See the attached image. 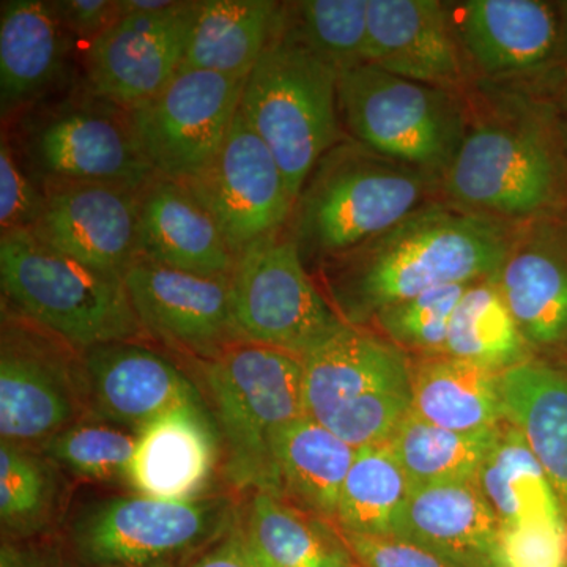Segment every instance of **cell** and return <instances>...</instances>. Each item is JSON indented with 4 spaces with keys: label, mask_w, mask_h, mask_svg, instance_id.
<instances>
[{
    "label": "cell",
    "mask_w": 567,
    "mask_h": 567,
    "mask_svg": "<svg viewBox=\"0 0 567 567\" xmlns=\"http://www.w3.org/2000/svg\"><path fill=\"white\" fill-rule=\"evenodd\" d=\"M0 567H82L69 540L55 535L2 539Z\"/></svg>",
    "instance_id": "42"
},
{
    "label": "cell",
    "mask_w": 567,
    "mask_h": 567,
    "mask_svg": "<svg viewBox=\"0 0 567 567\" xmlns=\"http://www.w3.org/2000/svg\"><path fill=\"white\" fill-rule=\"evenodd\" d=\"M502 567H567V525L524 522L499 529Z\"/></svg>",
    "instance_id": "39"
},
{
    "label": "cell",
    "mask_w": 567,
    "mask_h": 567,
    "mask_svg": "<svg viewBox=\"0 0 567 567\" xmlns=\"http://www.w3.org/2000/svg\"><path fill=\"white\" fill-rule=\"evenodd\" d=\"M339 71L289 35L276 18L267 48L246 78L240 110L298 194L324 153L344 140Z\"/></svg>",
    "instance_id": "6"
},
{
    "label": "cell",
    "mask_w": 567,
    "mask_h": 567,
    "mask_svg": "<svg viewBox=\"0 0 567 567\" xmlns=\"http://www.w3.org/2000/svg\"><path fill=\"white\" fill-rule=\"evenodd\" d=\"M369 0L281 2L278 24L339 73L365 63Z\"/></svg>",
    "instance_id": "36"
},
{
    "label": "cell",
    "mask_w": 567,
    "mask_h": 567,
    "mask_svg": "<svg viewBox=\"0 0 567 567\" xmlns=\"http://www.w3.org/2000/svg\"><path fill=\"white\" fill-rule=\"evenodd\" d=\"M559 229H561L563 237H565V240L567 241V212L565 215L559 216L557 219Z\"/></svg>",
    "instance_id": "48"
},
{
    "label": "cell",
    "mask_w": 567,
    "mask_h": 567,
    "mask_svg": "<svg viewBox=\"0 0 567 567\" xmlns=\"http://www.w3.org/2000/svg\"><path fill=\"white\" fill-rule=\"evenodd\" d=\"M145 334L197 361L248 342L235 320L230 276H199L137 259L126 271Z\"/></svg>",
    "instance_id": "16"
},
{
    "label": "cell",
    "mask_w": 567,
    "mask_h": 567,
    "mask_svg": "<svg viewBox=\"0 0 567 567\" xmlns=\"http://www.w3.org/2000/svg\"><path fill=\"white\" fill-rule=\"evenodd\" d=\"M178 0H117L118 17L128 14L156 13L171 9Z\"/></svg>",
    "instance_id": "45"
},
{
    "label": "cell",
    "mask_w": 567,
    "mask_h": 567,
    "mask_svg": "<svg viewBox=\"0 0 567 567\" xmlns=\"http://www.w3.org/2000/svg\"><path fill=\"white\" fill-rule=\"evenodd\" d=\"M199 0L156 13L128 14L89 44L82 81L126 110L158 95L182 70Z\"/></svg>",
    "instance_id": "17"
},
{
    "label": "cell",
    "mask_w": 567,
    "mask_h": 567,
    "mask_svg": "<svg viewBox=\"0 0 567 567\" xmlns=\"http://www.w3.org/2000/svg\"><path fill=\"white\" fill-rule=\"evenodd\" d=\"M54 462L40 451L0 443V524L2 539L54 535L62 484Z\"/></svg>",
    "instance_id": "35"
},
{
    "label": "cell",
    "mask_w": 567,
    "mask_h": 567,
    "mask_svg": "<svg viewBox=\"0 0 567 567\" xmlns=\"http://www.w3.org/2000/svg\"><path fill=\"white\" fill-rule=\"evenodd\" d=\"M218 464V435L203 399L181 402L137 434L128 483L166 502L200 498Z\"/></svg>",
    "instance_id": "23"
},
{
    "label": "cell",
    "mask_w": 567,
    "mask_h": 567,
    "mask_svg": "<svg viewBox=\"0 0 567 567\" xmlns=\"http://www.w3.org/2000/svg\"><path fill=\"white\" fill-rule=\"evenodd\" d=\"M181 183L210 213L235 256L282 233L292 216L295 197L281 167L241 110L215 158Z\"/></svg>",
    "instance_id": "15"
},
{
    "label": "cell",
    "mask_w": 567,
    "mask_h": 567,
    "mask_svg": "<svg viewBox=\"0 0 567 567\" xmlns=\"http://www.w3.org/2000/svg\"><path fill=\"white\" fill-rule=\"evenodd\" d=\"M341 535L360 567H457L405 537Z\"/></svg>",
    "instance_id": "41"
},
{
    "label": "cell",
    "mask_w": 567,
    "mask_h": 567,
    "mask_svg": "<svg viewBox=\"0 0 567 567\" xmlns=\"http://www.w3.org/2000/svg\"><path fill=\"white\" fill-rule=\"evenodd\" d=\"M199 363L226 447L230 483L281 496L271 439L284 424L306 415L303 358L241 342Z\"/></svg>",
    "instance_id": "7"
},
{
    "label": "cell",
    "mask_w": 567,
    "mask_h": 567,
    "mask_svg": "<svg viewBox=\"0 0 567 567\" xmlns=\"http://www.w3.org/2000/svg\"><path fill=\"white\" fill-rule=\"evenodd\" d=\"M439 178L344 137L309 174L286 234L308 270H319L439 200Z\"/></svg>",
    "instance_id": "3"
},
{
    "label": "cell",
    "mask_w": 567,
    "mask_h": 567,
    "mask_svg": "<svg viewBox=\"0 0 567 567\" xmlns=\"http://www.w3.org/2000/svg\"><path fill=\"white\" fill-rule=\"evenodd\" d=\"M233 499L114 496L82 513L69 543L82 567H186L237 520Z\"/></svg>",
    "instance_id": "10"
},
{
    "label": "cell",
    "mask_w": 567,
    "mask_h": 567,
    "mask_svg": "<svg viewBox=\"0 0 567 567\" xmlns=\"http://www.w3.org/2000/svg\"><path fill=\"white\" fill-rule=\"evenodd\" d=\"M186 567H271L249 543L240 518Z\"/></svg>",
    "instance_id": "44"
},
{
    "label": "cell",
    "mask_w": 567,
    "mask_h": 567,
    "mask_svg": "<svg viewBox=\"0 0 567 567\" xmlns=\"http://www.w3.org/2000/svg\"><path fill=\"white\" fill-rule=\"evenodd\" d=\"M429 423L457 432L496 427L506 421L502 374L445 357L412 365V406Z\"/></svg>",
    "instance_id": "28"
},
{
    "label": "cell",
    "mask_w": 567,
    "mask_h": 567,
    "mask_svg": "<svg viewBox=\"0 0 567 567\" xmlns=\"http://www.w3.org/2000/svg\"><path fill=\"white\" fill-rule=\"evenodd\" d=\"M517 229L432 200L317 271L341 319L363 327L388 306L425 290L494 275Z\"/></svg>",
    "instance_id": "2"
},
{
    "label": "cell",
    "mask_w": 567,
    "mask_h": 567,
    "mask_svg": "<svg viewBox=\"0 0 567 567\" xmlns=\"http://www.w3.org/2000/svg\"><path fill=\"white\" fill-rule=\"evenodd\" d=\"M499 529L476 480L447 481L413 488L395 536L457 567H502Z\"/></svg>",
    "instance_id": "25"
},
{
    "label": "cell",
    "mask_w": 567,
    "mask_h": 567,
    "mask_svg": "<svg viewBox=\"0 0 567 567\" xmlns=\"http://www.w3.org/2000/svg\"><path fill=\"white\" fill-rule=\"evenodd\" d=\"M245 84L246 78L182 69L158 95L128 110L153 171L175 182L199 174L226 141Z\"/></svg>",
    "instance_id": "14"
},
{
    "label": "cell",
    "mask_w": 567,
    "mask_h": 567,
    "mask_svg": "<svg viewBox=\"0 0 567 567\" xmlns=\"http://www.w3.org/2000/svg\"><path fill=\"white\" fill-rule=\"evenodd\" d=\"M93 416L82 350L10 308H2L0 435L41 446Z\"/></svg>",
    "instance_id": "11"
},
{
    "label": "cell",
    "mask_w": 567,
    "mask_h": 567,
    "mask_svg": "<svg viewBox=\"0 0 567 567\" xmlns=\"http://www.w3.org/2000/svg\"><path fill=\"white\" fill-rule=\"evenodd\" d=\"M443 354L496 374L533 360L494 275L466 287L451 317Z\"/></svg>",
    "instance_id": "32"
},
{
    "label": "cell",
    "mask_w": 567,
    "mask_h": 567,
    "mask_svg": "<svg viewBox=\"0 0 567 567\" xmlns=\"http://www.w3.org/2000/svg\"><path fill=\"white\" fill-rule=\"evenodd\" d=\"M305 413L354 450L385 443L412 406L404 350L346 323L303 357Z\"/></svg>",
    "instance_id": "8"
},
{
    "label": "cell",
    "mask_w": 567,
    "mask_h": 567,
    "mask_svg": "<svg viewBox=\"0 0 567 567\" xmlns=\"http://www.w3.org/2000/svg\"><path fill=\"white\" fill-rule=\"evenodd\" d=\"M44 194L28 173L14 151L10 137H0V227L10 230H31L39 221Z\"/></svg>",
    "instance_id": "40"
},
{
    "label": "cell",
    "mask_w": 567,
    "mask_h": 567,
    "mask_svg": "<svg viewBox=\"0 0 567 567\" xmlns=\"http://www.w3.org/2000/svg\"><path fill=\"white\" fill-rule=\"evenodd\" d=\"M271 453L282 498L334 525L357 450L315 417L303 415L275 432Z\"/></svg>",
    "instance_id": "26"
},
{
    "label": "cell",
    "mask_w": 567,
    "mask_h": 567,
    "mask_svg": "<svg viewBox=\"0 0 567 567\" xmlns=\"http://www.w3.org/2000/svg\"><path fill=\"white\" fill-rule=\"evenodd\" d=\"M82 358L93 416L134 434L174 405L200 398L177 364L142 341L89 347Z\"/></svg>",
    "instance_id": "21"
},
{
    "label": "cell",
    "mask_w": 567,
    "mask_h": 567,
    "mask_svg": "<svg viewBox=\"0 0 567 567\" xmlns=\"http://www.w3.org/2000/svg\"><path fill=\"white\" fill-rule=\"evenodd\" d=\"M454 32L472 84L554 95L567 80L558 2H450Z\"/></svg>",
    "instance_id": "13"
},
{
    "label": "cell",
    "mask_w": 567,
    "mask_h": 567,
    "mask_svg": "<svg viewBox=\"0 0 567 567\" xmlns=\"http://www.w3.org/2000/svg\"><path fill=\"white\" fill-rule=\"evenodd\" d=\"M365 63L446 91L472 85L450 2L369 0Z\"/></svg>",
    "instance_id": "19"
},
{
    "label": "cell",
    "mask_w": 567,
    "mask_h": 567,
    "mask_svg": "<svg viewBox=\"0 0 567 567\" xmlns=\"http://www.w3.org/2000/svg\"><path fill=\"white\" fill-rule=\"evenodd\" d=\"M415 484L390 440L360 447L339 496L336 527L363 536H395Z\"/></svg>",
    "instance_id": "33"
},
{
    "label": "cell",
    "mask_w": 567,
    "mask_h": 567,
    "mask_svg": "<svg viewBox=\"0 0 567 567\" xmlns=\"http://www.w3.org/2000/svg\"><path fill=\"white\" fill-rule=\"evenodd\" d=\"M244 528L249 543L271 567L354 566L338 527L281 496L256 492Z\"/></svg>",
    "instance_id": "30"
},
{
    "label": "cell",
    "mask_w": 567,
    "mask_h": 567,
    "mask_svg": "<svg viewBox=\"0 0 567 567\" xmlns=\"http://www.w3.org/2000/svg\"><path fill=\"white\" fill-rule=\"evenodd\" d=\"M347 137L442 181L466 132L464 93L405 80L361 63L339 73Z\"/></svg>",
    "instance_id": "9"
},
{
    "label": "cell",
    "mask_w": 567,
    "mask_h": 567,
    "mask_svg": "<svg viewBox=\"0 0 567 567\" xmlns=\"http://www.w3.org/2000/svg\"><path fill=\"white\" fill-rule=\"evenodd\" d=\"M554 103L555 110H557L559 126H561L563 136H565L567 144V80L554 93Z\"/></svg>",
    "instance_id": "46"
},
{
    "label": "cell",
    "mask_w": 567,
    "mask_h": 567,
    "mask_svg": "<svg viewBox=\"0 0 567 567\" xmlns=\"http://www.w3.org/2000/svg\"><path fill=\"white\" fill-rule=\"evenodd\" d=\"M0 282L3 306L78 350L147 336L123 276L82 264L31 230L0 235Z\"/></svg>",
    "instance_id": "4"
},
{
    "label": "cell",
    "mask_w": 567,
    "mask_h": 567,
    "mask_svg": "<svg viewBox=\"0 0 567 567\" xmlns=\"http://www.w3.org/2000/svg\"><path fill=\"white\" fill-rule=\"evenodd\" d=\"M50 3L71 39L85 40L89 44L121 18L117 0H58Z\"/></svg>",
    "instance_id": "43"
},
{
    "label": "cell",
    "mask_w": 567,
    "mask_h": 567,
    "mask_svg": "<svg viewBox=\"0 0 567 567\" xmlns=\"http://www.w3.org/2000/svg\"><path fill=\"white\" fill-rule=\"evenodd\" d=\"M472 284V282H470ZM470 284H451L399 301L372 317L380 333L401 350L423 357L445 353L447 328Z\"/></svg>",
    "instance_id": "38"
},
{
    "label": "cell",
    "mask_w": 567,
    "mask_h": 567,
    "mask_svg": "<svg viewBox=\"0 0 567 567\" xmlns=\"http://www.w3.org/2000/svg\"><path fill=\"white\" fill-rule=\"evenodd\" d=\"M281 2L199 0L182 69L248 78L274 33Z\"/></svg>",
    "instance_id": "29"
},
{
    "label": "cell",
    "mask_w": 567,
    "mask_h": 567,
    "mask_svg": "<svg viewBox=\"0 0 567 567\" xmlns=\"http://www.w3.org/2000/svg\"><path fill=\"white\" fill-rule=\"evenodd\" d=\"M494 278L532 352L567 350V241L557 219L518 227Z\"/></svg>",
    "instance_id": "20"
},
{
    "label": "cell",
    "mask_w": 567,
    "mask_h": 567,
    "mask_svg": "<svg viewBox=\"0 0 567 567\" xmlns=\"http://www.w3.org/2000/svg\"><path fill=\"white\" fill-rule=\"evenodd\" d=\"M502 425L476 432H457L429 423L410 410L390 442L415 486L473 481Z\"/></svg>",
    "instance_id": "34"
},
{
    "label": "cell",
    "mask_w": 567,
    "mask_h": 567,
    "mask_svg": "<svg viewBox=\"0 0 567 567\" xmlns=\"http://www.w3.org/2000/svg\"><path fill=\"white\" fill-rule=\"evenodd\" d=\"M140 259L199 276H230L235 254L181 182L156 174L140 199Z\"/></svg>",
    "instance_id": "24"
},
{
    "label": "cell",
    "mask_w": 567,
    "mask_h": 567,
    "mask_svg": "<svg viewBox=\"0 0 567 567\" xmlns=\"http://www.w3.org/2000/svg\"><path fill=\"white\" fill-rule=\"evenodd\" d=\"M141 189L111 183L44 186L31 233L82 264L125 278L140 259Z\"/></svg>",
    "instance_id": "18"
},
{
    "label": "cell",
    "mask_w": 567,
    "mask_h": 567,
    "mask_svg": "<svg viewBox=\"0 0 567 567\" xmlns=\"http://www.w3.org/2000/svg\"><path fill=\"white\" fill-rule=\"evenodd\" d=\"M230 293L235 320L246 341L301 358L346 324L286 229L237 254Z\"/></svg>",
    "instance_id": "12"
},
{
    "label": "cell",
    "mask_w": 567,
    "mask_h": 567,
    "mask_svg": "<svg viewBox=\"0 0 567 567\" xmlns=\"http://www.w3.org/2000/svg\"><path fill=\"white\" fill-rule=\"evenodd\" d=\"M137 434L96 416L84 417L41 445L63 472L85 481H128Z\"/></svg>",
    "instance_id": "37"
},
{
    "label": "cell",
    "mask_w": 567,
    "mask_h": 567,
    "mask_svg": "<svg viewBox=\"0 0 567 567\" xmlns=\"http://www.w3.org/2000/svg\"><path fill=\"white\" fill-rule=\"evenodd\" d=\"M102 567H125V566H102Z\"/></svg>",
    "instance_id": "49"
},
{
    "label": "cell",
    "mask_w": 567,
    "mask_h": 567,
    "mask_svg": "<svg viewBox=\"0 0 567 567\" xmlns=\"http://www.w3.org/2000/svg\"><path fill=\"white\" fill-rule=\"evenodd\" d=\"M464 96L465 137L439 200L516 227L565 215L567 144L554 95L472 84Z\"/></svg>",
    "instance_id": "1"
},
{
    "label": "cell",
    "mask_w": 567,
    "mask_h": 567,
    "mask_svg": "<svg viewBox=\"0 0 567 567\" xmlns=\"http://www.w3.org/2000/svg\"><path fill=\"white\" fill-rule=\"evenodd\" d=\"M0 6V112L7 125L73 82V39L50 2L3 0Z\"/></svg>",
    "instance_id": "22"
},
{
    "label": "cell",
    "mask_w": 567,
    "mask_h": 567,
    "mask_svg": "<svg viewBox=\"0 0 567 567\" xmlns=\"http://www.w3.org/2000/svg\"><path fill=\"white\" fill-rule=\"evenodd\" d=\"M2 132L41 189L62 183L144 188L156 175L130 111L96 95L82 80L29 107Z\"/></svg>",
    "instance_id": "5"
},
{
    "label": "cell",
    "mask_w": 567,
    "mask_h": 567,
    "mask_svg": "<svg viewBox=\"0 0 567 567\" xmlns=\"http://www.w3.org/2000/svg\"><path fill=\"white\" fill-rule=\"evenodd\" d=\"M502 393L506 421L527 439L567 524V375L529 360L503 372Z\"/></svg>",
    "instance_id": "27"
},
{
    "label": "cell",
    "mask_w": 567,
    "mask_h": 567,
    "mask_svg": "<svg viewBox=\"0 0 567 567\" xmlns=\"http://www.w3.org/2000/svg\"><path fill=\"white\" fill-rule=\"evenodd\" d=\"M476 484L502 527L536 520L566 524L543 465L520 429L507 421L477 472Z\"/></svg>",
    "instance_id": "31"
},
{
    "label": "cell",
    "mask_w": 567,
    "mask_h": 567,
    "mask_svg": "<svg viewBox=\"0 0 567 567\" xmlns=\"http://www.w3.org/2000/svg\"><path fill=\"white\" fill-rule=\"evenodd\" d=\"M559 17H561V55L567 69V0L558 2Z\"/></svg>",
    "instance_id": "47"
}]
</instances>
